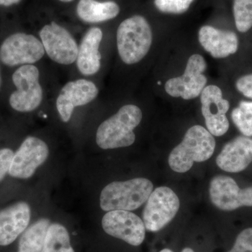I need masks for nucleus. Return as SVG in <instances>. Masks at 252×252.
Instances as JSON below:
<instances>
[{
  "mask_svg": "<svg viewBox=\"0 0 252 252\" xmlns=\"http://www.w3.org/2000/svg\"><path fill=\"white\" fill-rule=\"evenodd\" d=\"M213 135L201 126H194L186 132L183 140L172 151L168 163L173 171L185 173L195 162L206 161L215 152Z\"/></svg>",
  "mask_w": 252,
  "mask_h": 252,
  "instance_id": "nucleus-1",
  "label": "nucleus"
},
{
  "mask_svg": "<svg viewBox=\"0 0 252 252\" xmlns=\"http://www.w3.org/2000/svg\"><path fill=\"white\" fill-rule=\"evenodd\" d=\"M142 112L137 106L127 104L99 125L96 142L102 149L129 147L135 141L134 130L140 124Z\"/></svg>",
  "mask_w": 252,
  "mask_h": 252,
  "instance_id": "nucleus-2",
  "label": "nucleus"
},
{
  "mask_svg": "<svg viewBox=\"0 0 252 252\" xmlns=\"http://www.w3.org/2000/svg\"><path fill=\"white\" fill-rule=\"evenodd\" d=\"M153 189L152 182L146 178L112 182L101 192L99 205L105 212L132 211L147 201Z\"/></svg>",
  "mask_w": 252,
  "mask_h": 252,
  "instance_id": "nucleus-3",
  "label": "nucleus"
},
{
  "mask_svg": "<svg viewBox=\"0 0 252 252\" xmlns=\"http://www.w3.org/2000/svg\"><path fill=\"white\" fill-rule=\"evenodd\" d=\"M152 31L147 20L141 16L127 18L117 30L118 52L123 62L133 64L148 54L152 44Z\"/></svg>",
  "mask_w": 252,
  "mask_h": 252,
  "instance_id": "nucleus-4",
  "label": "nucleus"
},
{
  "mask_svg": "<svg viewBox=\"0 0 252 252\" xmlns=\"http://www.w3.org/2000/svg\"><path fill=\"white\" fill-rule=\"evenodd\" d=\"M12 80L17 90L10 96L11 107L20 112H30L37 108L43 99L38 68L33 64L21 66L13 74Z\"/></svg>",
  "mask_w": 252,
  "mask_h": 252,
  "instance_id": "nucleus-5",
  "label": "nucleus"
},
{
  "mask_svg": "<svg viewBox=\"0 0 252 252\" xmlns=\"http://www.w3.org/2000/svg\"><path fill=\"white\" fill-rule=\"evenodd\" d=\"M180 207V199L171 189H156L149 197L142 214L146 229L158 232L165 228L175 218Z\"/></svg>",
  "mask_w": 252,
  "mask_h": 252,
  "instance_id": "nucleus-6",
  "label": "nucleus"
},
{
  "mask_svg": "<svg viewBox=\"0 0 252 252\" xmlns=\"http://www.w3.org/2000/svg\"><path fill=\"white\" fill-rule=\"evenodd\" d=\"M207 63L203 56L192 55L188 60L185 73L178 77L172 78L165 83L167 94L174 97L191 99L198 97L206 86L207 79L203 74Z\"/></svg>",
  "mask_w": 252,
  "mask_h": 252,
  "instance_id": "nucleus-7",
  "label": "nucleus"
},
{
  "mask_svg": "<svg viewBox=\"0 0 252 252\" xmlns=\"http://www.w3.org/2000/svg\"><path fill=\"white\" fill-rule=\"evenodd\" d=\"M45 54L44 46L36 36L16 33L6 38L0 48V59L9 67L32 64Z\"/></svg>",
  "mask_w": 252,
  "mask_h": 252,
  "instance_id": "nucleus-8",
  "label": "nucleus"
},
{
  "mask_svg": "<svg viewBox=\"0 0 252 252\" xmlns=\"http://www.w3.org/2000/svg\"><path fill=\"white\" fill-rule=\"evenodd\" d=\"M39 36L45 52L54 62L67 65L77 61V42L64 28L52 22L41 28Z\"/></svg>",
  "mask_w": 252,
  "mask_h": 252,
  "instance_id": "nucleus-9",
  "label": "nucleus"
},
{
  "mask_svg": "<svg viewBox=\"0 0 252 252\" xmlns=\"http://www.w3.org/2000/svg\"><path fill=\"white\" fill-rule=\"evenodd\" d=\"M102 225L107 234L132 246H140L145 239L143 220L130 211L114 210L107 212L102 218Z\"/></svg>",
  "mask_w": 252,
  "mask_h": 252,
  "instance_id": "nucleus-10",
  "label": "nucleus"
},
{
  "mask_svg": "<svg viewBox=\"0 0 252 252\" xmlns=\"http://www.w3.org/2000/svg\"><path fill=\"white\" fill-rule=\"evenodd\" d=\"M210 196L215 207L223 211L252 207V187L240 189L231 177L218 175L210 182Z\"/></svg>",
  "mask_w": 252,
  "mask_h": 252,
  "instance_id": "nucleus-11",
  "label": "nucleus"
},
{
  "mask_svg": "<svg viewBox=\"0 0 252 252\" xmlns=\"http://www.w3.org/2000/svg\"><path fill=\"white\" fill-rule=\"evenodd\" d=\"M49 154V147L44 141L34 137H27L14 154L9 175L16 178H30L46 161Z\"/></svg>",
  "mask_w": 252,
  "mask_h": 252,
  "instance_id": "nucleus-12",
  "label": "nucleus"
},
{
  "mask_svg": "<svg viewBox=\"0 0 252 252\" xmlns=\"http://www.w3.org/2000/svg\"><path fill=\"white\" fill-rule=\"evenodd\" d=\"M202 114L205 118L207 130L212 135L222 136L229 128L226 114L230 103L223 98V94L218 86H207L200 94Z\"/></svg>",
  "mask_w": 252,
  "mask_h": 252,
  "instance_id": "nucleus-13",
  "label": "nucleus"
},
{
  "mask_svg": "<svg viewBox=\"0 0 252 252\" xmlns=\"http://www.w3.org/2000/svg\"><path fill=\"white\" fill-rule=\"evenodd\" d=\"M98 92L95 84L86 79L67 83L56 100V107L63 122H69L74 108L90 103L97 97Z\"/></svg>",
  "mask_w": 252,
  "mask_h": 252,
  "instance_id": "nucleus-14",
  "label": "nucleus"
},
{
  "mask_svg": "<svg viewBox=\"0 0 252 252\" xmlns=\"http://www.w3.org/2000/svg\"><path fill=\"white\" fill-rule=\"evenodd\" d=\"M252 162V138L246 136H239L225 144L216 159L217 166L231 173L243 171Z\"/></svg>",
  "mask_w": 252,
  "mask_h": 252,
  "instance_id": "nucleus-15",
  "label": "nucleus"
},
{
  "mask_svg": "<svg viewBox=\"0 0 252 252\" xmlns=\"http://www.w3.org/2000/svg\"><path fill=\"white\" fill-rule=\"evenodd\" d=\"M31 217L29 205L19 202L0 211V246H7L27 228Z\"/></svg>",
  "mask_w": 252,
  "mask_h": 252,
  "instance_id": "nucleus-16",
  "label": "nucleus"
},
{
  "mask_svg": "<svg viewBox=\"0 0 252 252\" xmlns=\"http://www.w3.org/2000/svg\"><path fill=\"white\" fill-rule=\"evenodd\" d=\"M198 39L204 49L215 59L228 57L238 49V36L232 31L205 26L199 31Z\"/></svg>",
  "mask_w": 252,
  "mask_h": 252,
  "instance_id": "nucleus-17",
  "label": "nucleus"
},
{
  "mask_svg": "<svg viewBox=\"0 0 252 252\" xmlns=\"http://www.w3.org/2000/svg\"><path fill=\"white\" fill-rule=\"evenodd\" d=\"M102 36V32L99 28H92L81 40L76 61L78 69L84 75H94L100 68L101 54L99 48Z\"/></svg>",
  "mask_w": 252,
  "mask_h": 252,
  "instance_id": "nucleus-18",
  "label": "nucleus"
},
{
  "mask_svg": "<svg viewBox=\"0 0 252 252\" xmlns=\"http://www.w3.org/2000/svg\"><path fill=\"white\" fill-rule=\"evenodd\" d=\"M77 14L87 23H100L117 17L119 6L114 1L99 2L95 0H80L77 5Z\"/></svg>",
  "mask_w": 252,
  "mask_h": 252,
  "instance_id": "nucleus-19",
  "label": "nucleus"
},
{
  "mask_svg": "<svg viewBox=\"0 0 252 252\" xmlns=\"http://www.w3.org/2000/svg\"><path fill=\"white\" fill-rule=\"evenodd\" d=\"M50 224L47 219H41L23 232L18 252H41Z\"/></svg>",
  "mask_w": 252,
  "mask_h": 252,
  "instance_id": "nucleus-20",
  "label": "nucleus"
},
{
  "mask_svg": "<svg viewBox=\"0 0 252 252\" xmlns=\"http://www.w3.org/2000/svg\"><path fill=\"white\" fill-rule=\"evenodd\" d=\"M41 252H74L65 227L60 223L49 225Z\"/></svg>",
  "mask_w": 252,
  "mask_h": 252,
  "instance_id": "nucleus-21",
  "label": "nucleus"
},
{
  "mask_svg": "<svg viewBox=\"0 0 252 252\" xmlns=\"http://www.w3.org/2000/svg\"><path fill=\"white\" fill-rule=\"evenodd\" d=\"M232 120L238 130L246 137L252 136V102L241 101L233 109Z\"/></svg>",
  "mask_w": 252,
  "mask_h": 252,
  "instance_id": "nucleus-22",
  "label": "nucleus"
},
{
  "mask_svg": "<svg viewBox=\"0 0 252 252\" xmlns=\"http://www.w3.org/2000/svg\"><path fill=\"white\" fill-rule=\"evenodd\" d=\"M235 26L240 32H246L252 27V0H234Z\"/></svg>",
  "mask_w": 252,
  "mask_h": 252,
  "instance_id": "nucleus-23",
  "label": "nucleus"
},
{
  "mask_svg": "<svg viewBox=\"0 0 252 252\" xmlns=\"http://www.w3.org/2000/svg\"><path fill=\"white\" fill-rule=\"evenodd\" d=\"M193 0H155L159 11L169 14H182L188 10Z\"/></svg>",
  "mask_w": 252,
  "mask_h": 252,
  "instance_id": "nucleus-24",
  "label": "nucleus"
},
{
  "mask_svg": "<svg viewBox=\"0 0 252 252\" xmlns=\"http://www.w3.org/2000/svg\"><path fill=\"white\" fill-rule=\"evenodd\" d=\"M228 252H252V228L243 230L238 235L233 248Z\"/></svg>",
  "mask_w": 252,
  "mask_h": 252,
  "instance_id": "nucleus-25",
  "label": "nucleus"
},
{
  "mask_svg": "<svg viewBox=\"0 0 252 252\" xmlns=\"http://www.w3.org/2000/svg\"><path fill=\"white\" fill-rule=\"evenodd\" d=\"M14 153L11 149H0V182L9 173Z\"/></svg>",
  "mask_w": 252,
  "mask_h": 252,
  "instance_id": "nucleus-26",
  "label": "nucleus"
},
{
  "mask_svg": "<svg viewBox=\"0 0 252 252\" xmlns=\"http://www.w3.org/2000/svg\"><path fill=\"white\" fill-rule=\"evenodd\" d=\"M239 92L245 97L252 99V74H246L239 78L235 84Z\"/></svg>",
  "mask_w": 252,
  "mask_h": 252,
  "instance_id": "nucleus-27",
  "label": "nucleus"
},
{
  "mask_svg": "<svg viewBox=\"0 0 252 252\" xmlns=\"http://www.w3.org/2000/svg\"><path fill=\"white\" fill-rule=\"evenodd\" d=\"M21 0H0L1 6H9L11 5L17 4Z\"/></svg>",
  "mask_w": 252,
  "mask_h": 252,
  "instance_id": "nucleus-28",
  "label": "nucleus"
},
{
  "mask_svg": "<svg viewBox=\"0 0 252 252\" xmlns=\"http://www.w3.org/2000/svg\"><path fill=\"white\" fill-rule=\"evenodd\" d=\"M182 252H195L191 248H186L182 250Z\"/></svg>",
  "mask_w": 252,
  "mask_h": 252,
  "instance_id": "nucleus-29",
  "label": "nucleus"
},
{
  "mask_svg": "<svg viewBox=\"0 0 252 252\" xmlns=\"http://www.w3.org/2000/svg\"><path fill=\"white\" fill-rule=\"evenodd\" d=\"M159 252H173L170 249H163V250H160Z\"/></svg>",
  "mask_w": 252,
  "mask_h": 252,
  "instance_id": "nucleus-30",
  "label": "nucleus"
},
{
  "mask_svg": "<svg viewBox=\"0 0 252 252\" xmlns=\"http://www.w3.org/2000/svg\"><path fill=\"white\" fill-rule=\"evenodd\" d=\"M60 1H63V2H69V1H72V0H60Z\"/></svg>",
  "mask_w": 252,
  "mask_h": 252,
  "instance_id": "nucleus-31",
  "label": "nucleus"
},
{
  "mask_svg": "<svg viewBox=\"0 0 252 252\" xmlns=\"http://www.w3.org/2000/svg\"><path fill=\"white\" fill-rule=\"evenodd\" d=\"M1 74H0V88H1Z\"/></svg>",
  "mask_w": 252,
  "mask_h": 252,
  "instance_id": "nucleus-32",
  "label": "nucleus"
}]
</instances>
